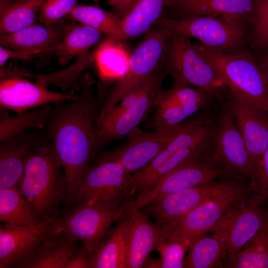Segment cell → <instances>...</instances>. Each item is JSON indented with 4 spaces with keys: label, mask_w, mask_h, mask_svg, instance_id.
I'll use <instances>...</instances> for the list:
<instances>
[{
    "label": "cell",
    "mask_w": 268,
    "mask_h": 268,
    "mask_svg": "<svg viewBox=\"0 0 268 268\" xmlns=\"http://www.w3.org/2000/svg\"><path fill=\"white\" fill-rule=\"evenodd\" d=\"M74 242L64 232L58 231L40 242L14 268H65L77 249Z\"/></svg>",
    "instance_id": "obj_24"
},
{
    "label": "cell",
    "mask_w": 268,
    "mask_h": 268,
    "mask_svg": "<svg viewBox=\"0 0 268 268\" xmlns=\"http://www.w3.org/2000/svg\"><path fill=\"white\" fill-rule=\"evenodd\" d=\"M190 243L186 241L164 238L156 247L160 255L161 268H184V257Z\"/></svg>",
    "instance_id": "obj_36"
},
{
    "label": "cell",
    "mask_w": 268,
    "mask_h": 268,
    "mask_svg": "<svg viewBox=\"0 0 268 268\" xmlns=\"http://www.w3.org/2000/svg\"><path fill=\"white\" fill-rule=\"evenodd\" d=\"M224 268H268V212L260 230Z\"/></svg>",
    "instance_id": "obj_33"
},
{
    "label": "cell",
    "mask_w": 268,
    "mask_h": 268,
    "mask_svg": "<svg viewBox=\"0 0 268 268\" xmlns=\"http://www.w3.org/2000/svg\"><path fill=\"white\" fill-rule=\"evenodd\" d=\"M266 201L256 193L228 212L212 229L213 236L225 244L229 260L263 226L268 211L262 208Z\"/></svg>",
    "instance_id": "obj_15"
},
{
    "label": "cell",
    "mask_w": 268,
    "mask_h": 268,
    "mask_svg": "<svg viewBox=\"0 0 268 268\" xmlns=\"http://www.w3.org/2000/svg\"><path fill=\"white\" fill-rule=\"evenodd\" d=\"M41 53L37 52L23 51L13 50L10 48L0 47V66L3 67L9 59L16 58L18 59L29 60L33 57Z\"/></svg>",
    "instance_id": "obj_41"
},
{
    "label": "cell",
    "mask_w": 268,
    "mask_h": 268,
    "mask_svg": "<svg viewBox=\"0 0 268 268\" xmlns=\"http://www.w3.org/2000/svg\"><path fill=\"white\" fill-rule=\"evenodd\" d=\"M175 131L162 133L142 132L136 127L129 135V141L122 146L106 153L120 163L130 173L146 165L157 156L177 134Z\"/></svg>",
    "instance_id": "obj_21"
},
{
    "label": "cell",
    "mask_w": 268,
    "mask_h": 268,
    "mask_svg": "<svg viewBox=\"0 0 268 268\" xmlns=\"http://www.w3.org/2000/svg\"><path fill=\"white\" fill-rule=\"evenodd\" d=\"M154 24L165 27L171 33L197 38L205 47L225 54L246 51L251 33L249 30L250 24L230 17L196 15L177 19L162 17Z\"/></svg>",
    "instance_id": "obj_3"
},
{
    "label": "cell",
    "mask_w": 268,
    "mask_h": 268,
    "mask_svg": "<svg viewBox=\"0 0 268 268\" xmlns=\"http://www.w3.org/2000/svg\"><path fill=\"white\" fill-rule=\"evenodd\" d=\"M170 32L157 24L144 34L131 53L128 69L117 80L103 101L100 111L115 106L128 93L142 83L160 66L165 42Z\"/></svg>",
    "instance_id": "obj_9"
},
{
    "label": "cell",
    "mask_w": 268,
    "mask_h": 268,
    "mask_svg": "<svg viewBox=\"0 0 268 268\" xmlns=\"http://www.w3.org/2000/svg\"><path fill=\"white\" fill-rule=\"evenodd\" d=\"M53 105L46 104L34 110L10 116L8 110L0 108V141L29 129H44L51 114Z\"/></svg>",
    "instance_id": "obj_32"
},
{
    "label": "cell",
    "mask_w": 268,
    "mask_h": 268,
    "mask_svg": "<svg viewBox=\"0 0 268 268\" xmlns=\"http://www.w3.org/2000/svg\"><path fill=\"white\" fill-rule=\"evenodd\" d=\"M124 213L127 218V268H143L149 254L156 250L157 245L163 238V232L136 206L134 200L124 203Z\"/></svg>",
    "instance_id": "obj_19"
},
{
    "label": "cell",
    "mask_w": 268,
    "mask_h": 268,
    "mask_svg": "<svg viewBox=\"0 0 268 268\" xmlns=\"http://www.w3.org/2000/svg\"><path fill=\"white\" fill-rule=\"evenodd\" d=\"M0 79L12 77L35 78L36 75L30 73L24 68L17 66L12 67H0Z\"/></svg>",
    "instance_id": "obj_43"
},
{
    "label": "cell",
    "mask_w": 268,
    "mask_h": 268,
    "mask_svg": "<svg viewBox=\"0 0 268 268\" xmlns=\"http://www.w3.org/2000/svg\"><path fill=\"white\" fill-rule=\"evenodd\" d=\"M94 253L85 247L77 249L68 261L65 268H92Z\"/></svg>",
    "instance_id": "obj_40"
},
{
    "label": "cell",
    "mask_w": 268,
    "mask_h": 268,
    "mask_svg": "<svg viewBox=\"0 0 268 268\" xmlns=\"http://www.w3.org/2000/svg\"><path fill=\"white\" fill-rule=\"evenodd\" d=\"M241 178H222L166 195L140 208L162 230L203 202L237 188Z\"/></svg>",
    "instance_id": "obj_11"
},
{
    "label": "cell",
    "mask_w": 268,
    "mask_h": 268,
    "mask_svg": "<svg viewBox=\"0 0 268 268\" xmlns=\"http://www.w3.org/2000/svg\"><path fill=\"white\" fill-rule=\"evenodd\" d=\"M260 51L261 55L257 59L258 65L263 72L268 73V44Z\"/></svg>",
    "instance_id": "obj_44"
},
{
    "label": "cell",
    "mask_w": 268,
    "mask_h": 268,
    "mask_svg": "<svg viewBox=\"0 0 268 268\" xmlns=\"http://www.w3.org/2000/svg\"><path fill=\"white\" fill-rule=\"evenodd\" d=\"M93 0L96 5H98L100 0Z\"/></svg>",
    "instance_id": "obj_48"
},
{
    "label": "cell",
    "mask_w": 268,
    "mask_h": 268,
    "mask_svg": "<svg viewBox=\"0 0 268 268\" xmlns=\"http://www.w3.org/2000/svg\"><path fill=\"white\" fill-rule=\"evenodd\" d=\"M255 5L256 0H167L165 9L174 14L172 18L196 15L230 17L244 20L253 26Z\"/></svg>",
    "instance_id": "obj_22"
},
{
    "label": "cell",
    "mask_w": 268,
    "mask_h": 268,
    "mask_svg": "<svg viewBox=\"0 0 268 268\" xmlns=\"http://www.w3.org/2000/svg\"><path fill=\"white\" fill-rule=\"evenodd\" d=\"M69 22V20L65 18L52 25L34 23L12 33L0 34V45L13 50L41 54L55 51L63 38Z\"/></svg>",
    "instance_id": "obj_23"
},
{
    "label": "cell",
    "mask_w": 268,
    "mask_h": 268,
    "mask_svg": "<svg viewBox=\"0 0 268 268\" xmlns=\"http://www.w3.org/2000/svg\"><path fill=\"white\" fill-rule=\"evenodd\" d=\"M117 225L94 253L92 268H127L126 229L127 218L124 212Z\"/></svg>",
    "instance_id": "obj_28"
},
{
    "label": "cell",
    "mask_w": 268,
    "mask_h": 268,
    "mask_svg": "<svg viewBox=\"0 0 268 268\" xmlns=\"http://www.w3.org/2000/svg\"><path fill=\"white\" fill-rule=\"evenodd\" d=\"M95 49L77 57V61L67 68L49 73L36 74V82L44 86L54 84L66 89L80 90L79 78L84 69L95 62Z\"/></svg>",
    "instance_id": "obj_35"
},
{
    "label": "cell",
    "mask_w": 268,
    "mask_h": 268,
    "mask_svg": "<svg viewBox=\"0 0 268 268\" xmlns=\"http://www.w3.org/2000/svg\"><path fill=\"white\" fill-rule=\"evenodd\" d=\"M16 0H0V15L9 8Z\"/></svg>",
    "instance_id": "obj_46"
},
{
    "label": "cell",
    "mask_w": 268,
    "mask_h": 268,
    "mask_svg": "<svg viewBox=\"0 0 268 268\" xmlns=\"http://www.w3.org/2000/svg\"><path fill=\"white\" fill-rule=\"evenodd\" d=\"M165 75L160 65L145 80L140 94L130 107L115 118L97 121L95 139L97 152L112 140L128 136L147 119L154 108L158 94L162 89Z\"/></svg>",
    "instance_id": "obj_14"
},
{
    "label": "cell",
    "mask_w": 268,
    "mask_h": 268,
    "mask_svg": "<svg viewBox=\"0 0 268 268\" xmlns=\"http://www.w3.org/2000/svg\"><path fill=\"white\" fill-rule=\"evenodd\" d=\"M143 268H161V259H154L148 257L144 262Z\"/></svg>",
    "instance_id": "obj_45"
},
{
    "label": "cell",
    "mask_w": 268,
    "mask_h": 268,
    "mask_svg": "<svg viewBox=\"0 0 268 268\" xmlns=\"http://www.w3.org/2000/svg\"><path fill=\"white\" fill-rule=\"evenodd\" d=\"M65 18L87 25L98 30L106 38L121 42V18L97 5L77 4Z\"/></svg>",
    "instance_id": "obj_29"
},
{
    "label": "cell",
    "mask_w": 268,
    "mask_h": 268,
    "mask_svg": "<svg viewBox=\"0 0 268 268\" xmlns=\"http://www.w3.org/2000/svg\"><path fill=\"white\" fill-rule=\"evenodd\" d=\"M167 0H138L121 19V41L147 31L162 17Z\"/></svg>",
    "instance_id": "obj_26"
},
{
    "label": "cell",
    "mask_w": 268,
    "mask_h": 268,
    "mask_svg": "<svg viewBox=\"0 0 268 268\" xmlns=\"http://www.w3.org/2000/svg\"><path fill=\"white\" fill-rule=\"evenodd\" d=\"M208 149L183 162L158 181L149 191L134 200L136 206L140 208L164 196L207 181L244 178L214 162Z\"/></svg>",
    "instance_id": "obj_12"
},
{
    "label": "cell",
    "mask_w": 268,
    "mask_h": 268,
    "mask_svg": "<svg viewBox=\"0 0 268 268\" xmlns=\"http://www.w3.org/2000/svg\"><path fill=\"white\" fill-rule=\"evenodd\" d=\"M93 82L89 73H82L79 78L80 94L68 103L54 104L45 127L65 172L67 197L97 152L95 132L102 95L96 97Z\"/></svg>",
    "instance_id": "obj_1"
},
{
    "label": "cell",
    "mask_w": 268,
    "mask_h": 268,
    "mask_svg": "<svg viewBox=\"0 0 268 268\" xmlns=\"http://www.w3.org/2000/svg\"><path fill=\"white\" fill-rule=\"evenodd\" d=\"M41 130L0 141V189L17 186L28 160L48 144L50 137Z\"/></svg>",
    "instance_id": "obj_18"
},
{
    "label": "cell",
    "mask_w": 268,
    "mask_h": 268,
    "mask_svg": "<svg viewBox=\"0 0 268 268\" xmlns=\"http://www.w3.org/2000/svg\"><path fill=\"white\" fill-rule=\"evenodd\" d=\"M46 0H16L0 15V33H12L36 23L37 14Z\"/></svg>",
    "instance_id": "obj_34"
},
{
    "label": "cell",
    "mask_w": 268,
    "mask_h": 268,
    "mask_svg": "<svg viewBox=\"0 0 268 268\" xmlns=\"http://www.w3.org/2000/svg\"><path fill=\"white\" fill-rule=\"evenodd\" d=\"M138 0H107L112 12L122 18Z\"/></svg>",
    "instance_id": "obj_42"
},
{
    "label": "cell",
    "mask_w": 268,
    "mask_h": 268,
    "mask_svg": "<svg viewBox=\"0 0 268 268\" xmlns=\"http://www.w3.org/2000/svg\"><path fill=\"white\" fill-rule=\"evenodd\" d=\"M255 15L249 45L252 49L260 51L268 44V0H256Z\"/></svg>",
    "instance_id": "obj_37"
},
{
    "label": "cell",
    "mask_w": 268,
    "mask_h": 268,
    "mask_svg": "<svg viewBox=\"0 0 268 268\" xmlns=\"http://www.w3.org/2000/svg\"><path fill=\"white\" fill-rule=\"evenodd\" d=\"M233 116L250 160L258 172L268 146V112L227 87L222 100Z\"/></svg>",
    "instance_id": "obj_16"
},
{
    "label": "cell",
    "mask_w": 268,
    "mask_h": 268,
    "mask_svg": "<svg viewBox=\"0 0 268 268\" xmlns=\"http://www.w3.org/2000/svg\"><path fill=\"white\" fill-rule=\"evenodd\" d=\"M160 67L174 82L204 89L218 101L223 99L227 86L203 59L198 45L192 43L189 37L170 33L165 42Z\"/></svg>",
    "instance_id": "obj_4"
},
{
    "label": "cell",
    "mask_w": 268,
    "mask_h": 268,
    "mask_svg": "<svg viewBox=\"0 0 268 268\" xmlns=\"http://www.w3.org/2000/svg\"><path fill=\"white\" fill-rule=\"evenodd\" d=\"M77 0H46L41 7L38 18L41 24L52 25L69 14Z\"/></svg>",
    "instance_id": "obj_38"
},
{
    "label": "cell",
    "mask_w": 268,
    "mask_h": 268,
    "mask_svg": "<svg viewBox=\"0 0 268 268\" xmlns=\"http://www.w3.org/2000/svg\"><path fill=\"white\" fill-rule=\"evenodd\" d=\"M208 153L219 165L249 180L251 186L255 182L257 171L250 160L235 119L222 101H219Z\"/></svg>",
    "instance_id": "obj_10"
},
{
    "label": "cell",
    "mask_w": 268,
    "mask_h": 268,
    "mask_svg": "<svg viewBox=\"0 0 268 268\" xmlns=\"http://www.w3.org/2000/svg\"><path fill=\"white\" fill-rule=\"evenodd\" d=\"M198 48L228 88L268 112V94L264 74L251 50L237 54H225L213 51L201 44Z\"/></svg>",
    "instance_id": "obj_6"
},
{
    "label": "cell",
    "mask_w": 268,
    "mask_h": 268,
    "mask_svg": "<svg viewBox=\"0 0 268 268\" xmlns=\"http://www.w3.org/2000/svg\"><path fill=\"white\" fill-rule=\"evenodd\" d=\"M61 211L50 218L27 225L0 226V268H14L36 246L50 235L60 231L57 218Z\"/></svg>",
    "instance_id": "obj_17"
},
{
    "label": "cell",
    "mask_w": 268,
    "mask_h": 268,
    "mask_svg": "<svg viewBox=\"0 0 268 268\" xmlns=\"http://www.w3.org/2000/svg\"><path fill=\"white\" fill-rule=\"evenodd\" d=\"M103 36L90 26L69 20L63 38L55 51L58 64L65 66L74 58L88 53L103 40Z\"/></svg>",
    "instance_id": "obj_25"
},
{
    "label": "cell",
    "mask_w": 268,
    "mask_h": 268,
    "mask_svg": "<svg viewBox=\"0 0 268 268\" xmlns=\"http://www.w3.org/2000/svg\"><path fill=\"white\" fill-rule=\"evenodd\" d=\"M125 203L94 202L75 206L58 216L59 230L73 241H81L87 250L95 253L106 239L112 224L122 216Z\"/></svg>",
    "instance_id": "obj_7"
},
{
    "label": "cell",
    "mask_w": 268,
    "mask_h": 268,
    "mask_svg": "<svg viewBox=\"0 0 268 268\" xmlns=\"http://www.w3.org/2000/svg\"><path fill=\"white\" fill-rule=\"evenodd\" d=\"M250 190V183H243L237 188L203 202L162 229L163 239L186 241L190 244L197 238L211 232L225 214L248 198Z\"/></svg>",
    "instance_id": "obj_13"
},
{
    "label": "cell",
    "mask_w": 268,
    "mask_h": 268,
    "mask_svg": "<svg viewBox=\"0 0 268 268\" xmlns=\"http://www.w3.org/2000/svg\"><path fill=\"white\" fill-rule=\"evenodd\" d=\"M251 188L265 201L268 200V146L259 163L256 181Z\"/></svg>",
    "instance_id": "obj_39"
},
{
    "label": "cell",
    "mask_w": 268,
    "mask_h": 268,
    "mask_svg": "<svg viewBox=\"0 0 268 268\" xmlns=\"http://www.w3.org/2000/svg\"><path fill=\"white\" fill-rule=\"evenodd\" d=\"M79 95L73 91L67 94L56 92L21 77L4 78L0 80V108L17 114L50 103L71 101Z\"/></svg>",
    "instance_id": "obj_20"
},
{
    "label": "cell",
    "mask_w": 268,
    "mask_h": 268,
    "mask_svg": "<svg viewBox=\"0 0 268 268\" xmlns=\"http://www.w3.org/2000/svg\"><path fill=\"white\" fill-rule=\"evenodd\" d=\"M263 73L264 74L266 90L268 94V73L263 72Z\"/></svg>",
    "instance_id": "obj_47"
},
{
    "label": "cell",
    "mask_w": 268,
    "mask_h": 268,
    "mask_svg": "<svg viewBox=\"0 0 268 268\" xmlns=\"http://www.w3.org/2000/svg\"><path fill=\"white\" fill-rule=\"evenodd\" d=\"M218 101L204 89L174 82L171 88L162 89L158 94L153 113L145 128H153L162 133L175 131L190 117Z\"/></svg>",
    "instance_id": "obj_8"
},
{
    "label": "cell",
    "mask_w": 268,
    "mask_h": 268,
    "mask_svg": "<svg viewBox=\"0 0 268 268\" xmlns=\"http://www.w3.org/2000/svg\"><path fill=\"white\" fill-rule=\"evenodd\" d=\"M17 186L39 220L60 211L67 199L68 186L52 143L45 145L28 160Z\"/></svg>",
    "instance_id": "obj_2"
},
{
    "label": "cell",
    "mask_w": 268,
    "mask_h": 268,
    "mask_svg": "<svg viewBox=\"0 0 268 268\" xmlns=\"http://www.w3.org/2000/svg\"><path fill=\"white\" fill-rule=\"evenodd\" d=\"M189 252L184 261L185 268H224L223 261L227 255L224 243L212 236L202 235L189 246Z\"/></svg>",
    "instance_id": "obj_31"
},
{
    "label": "cell",
    "mask_w": 268,
    "mask_h": 268,
    "mask_svg": "<svg viewBox=\"0 0 268 268\" xmlns=\"http://www.w3.org/2000/svg\"><path fill=\"white\" fill-rule=\"evenodd\" d=\"M40 221L17 186L0 189V222L9 226L17 227Z\"/></svg>",
    "instance_id": "obj_30"
},
{
    "label": "cell",
    "mask_w": 268,
    "mask_h": 268,
    "mask_svg": "<svg viewBox=\"0 0 268 268\" xmlns=\"http://www.w3.org/2000/svg\"><path fill=\"white\" fill-rule=\"evenodd\" d=\"M131 174L106 152L79 178L64 205L67 212L84 203L103 202L125 203L134 200L132 194Z\"/></svg>",
    "instance_id": "obj_5"
},
{
    "label": "cell",
    "mask_w": 268,
    "mask_h": 268,
    "mask_svg": "<svg viewBox=\"0 0 268 268\" xmlns=\"http://www.w3.org/2000/svg\"><path fill=\"white\" fill-rule=\"evenodd\" d=\"M122 42L105 38L95 48V62L103 81L117 80L128 69L131 53Z\"/></svg>",
    "instance_id": "obj_27"
}]
</instances>
